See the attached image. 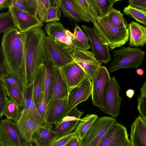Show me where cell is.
<instances>
[{"label": "cell", "instance_id": "1", "mask_svg": "<svg viewBox=\"0 0 146 146\" xmlns=\"http://www.w3.org/2000/svg\"><path fill=\"white\" fill-rule=\"evenodd\" d=\"M23 44L22 73L25 88L33 85L38 68L47 58L45 47L46 33L40 27L21 32Z\"/></svg>", "mask_w": 146, "mask_h": 146}, {"label": "cell", "instance_id": "2", "mask_svg": "<svg viewBox=\"0 0 146 146\" xmlns=\"http://www.w3.org/2000/svg\"><path fill=\"white\" fill-rule=\"evenodd\" d=\"M5 63L10 72H22L23 66V44L21 32L14 28L3 33L1 46Z\"/></svg>", "mask_w": 146, "mask_h": 146}, {"label": "cell", "instance_id": "3", "mask_svg": "<svg viewBox=\"0 0 146 146\" xmlns=\"http://www.w3.org/2000/svg\"><path fill=\"white\" fill-rule=\"evenodd\" d=\"M93 24L99 36L111 49L122 46L129 40L128 28L114 25L108 15L102 18L98 17Z\"/></svg>", "mask_w": 146, "mask_h": 146}, {"label": "cell", "instance_id": "4", "mask_svg": "<svg viewBox=\"0 0 146 146\" xmlns=\"http://www.w3.org/2000/svg\"><path fill=\"white\" fill-rule=\"evenodd\" d=\"M113 54V59L109 68L111 72L120 69L139 67L144 60L145 52L139 48L122 46L114 49Z\"/></svg>", "mask_w": 146, "mask_h": 146}, {"label": "cell", "instance_id": "5", "mask_svg": "<svg viewBox=\"0 0 146 146\" xmlns=\"http://www.w3.org/2000/svg\"><path fill=\"white\" fill-rule=\"evenodd\" d=\"M45 47L47 58L56 67L60 68L74 61L73 51L76 48L56 42L48 36L45 37Z\"/></svg>", "mask_w": 146, "mask_h": 146}, {"label": "cell", "instance_id": "6", "mask_svg": "<svg viewBox=\"0 0 146 146\" xmlns=\"http://www.w3.org/2000/svg\"><path fill=\"white\" fill-rule=\"evenodd\" d=\"M116 121L112 117H98L80 141L81 146H98L105 134Z\"/></svg>", "mask_w": 146, "mask_h": 146}, {"label": "cell", "instance_id": "7", "mask_svg": "<svg viewBox=\"0 0 146 146\" xmlns=\"http://www.w3.org/2000/svg\"><path fill=\"white\" fill-rule=\"evenodd\" d=\"M120 89L118 82L113 76L107 87L102 104L100 108L101 111L113 117L119 115L122 100L119 94Z\"/></svg>", "mask_w": 146, "mask_h": 146}, {"label": "cell", "instance_id": "8", "mask_svg": "<svg viewBox=\"0 0 146 146\" xmlns=\"http://www.w3.org/2000/svg\"><path fill=\"white\" fill-rule=\"evenodd\" d=\"M81 27L86 33L91 44L92 52L96 60L101 63H108L111 60V57L106 43L100 37L94 27L82 25Z\"/></svg>", "mask_w": 146, "mask_h": 146}, {"label": "cell", "instance_id": "9", "mask_svg": "<svg viewBox=\"0 0 146 146\" xmlns=\"http://www.w3.org/2000/svg\"><path fill=\"white\" fill-rule=\"evenodd\" d=\"M111 79L106 67L101 66L92 80L91 95L94 106L99 108L101 106L107 87Z\"/></svg>", "mask_w": 146, "mask_h": 146}, {"label": "cell", "instance_id": "10", "mask_svg": "<svg viewBox=\"0 0 146 146\" xmlns=\"http://www.w3.org/2000/svg\"><path fill=\"white\" fill-rule=\"evenodd\" d=\"M25 145L32 142L33 135L44 122L38 120L31 116L27 110L22 109L20 115L15 122Z\"/></svg>", "mask_w": 146, "mask_h": 146}, {"label": "cell", "instance_id": "11", "mask_svg": "<svg viewBox=\"0 0 146 146\" xmlns=\"http://www.w3.org/2000/svg\"><path fill=\"white\" fill-rule=\"evenodd\" d=\"M15 123L7 118L0 120V146H24Z\"/></svg>", "mask_w": 146, "mask_h": 146}, {"label": "cell", "instance_id": "12", "mask_svg": "<svg viewBox=\"0 0 146 146\" xmlns=\"http://www.w3.org/2000/svg\"><path fill=\"white\" fill-rule=\"evenodd\" d=\"M129 142L126 127L116 121L105 134L98 146H124Z\"/></svg>", "mask_w": 146, "mask_h": 146}, {"label": "cell", "instance_id": "13", "mask_svg": "<svg viewBox=\"0 0 146 146\" xmlns=\"http://www.w3.org/2000/svg\"><path fill=\"white\" fill-rule=\"evenodd\" d=\"M91 80L86 74L81 82L69 91L68 113L78 104L86 100L91 95Z\"/></svg>", "mask_w": 146, "mask_h": 146}, {"label": "cell", "instance_id": "14", "mask_svg": "<svg viewBox=\"0 0 146 146\" xmlns=\"http://www.w3.org/2000/svg\"><path fill=\"white\" fill-rule=\"evenodd\" d=\"M74 61L84 70L91 80L101 66L92 52L76 48L73 51Z\"/></svg>", "mask_w": 146, "mask_h": 146}, {"label": "cell", "instance_id": "15", "mask_svg": "<svg viewBox=\"0 0 146 146\" xmlns=\"http://www.w3.org/2000/svg\"><path fill=\"white\" fill-rule=\"evenodd\" d=\"M68 113V97L61 99H51L47 105L45 122L56 125Z\"/></svg>", "mask_w": 146, "mask_h": 146}, {"label": "cell", "instance_id": "16", "mask_svg": "<svg viewBox=\"0 0 146 146\" xmlns=\"http://www.w3.org/2000/svg\"><path fill=\"white\" fill-rule=\"evenodd\" d=\"M8 9L15 28L20 32L25 31L33 27H42L43 26V23L27 12L10 5Z\"/></svg>", "mask_w": 146, "mask_h": 146}, {"label": "cell", "instance_id": "17", "mask_svg": "<svg viewBox=\"0 0 146 146\" xmlns=\"http://www.w3.org/2000/svg\"><path fill=\"white\" fill-rule=\"evenodd\" d=\"M44 29L47 36L55 41L66 46L76 48L72 42L73 34L66 29L60 22L48 23L45 26Z\"/></svg>", "mask_w": 146, "mask_h": 146}, {"label": "cell", "instance_id": "18", "mask_svg": "<svg viewBox=\"0 0 146 146\" xmlns=\"http://www.w3.org/2000/svg\"><path fill=\"white\" fill-rule=\"evenodd\" d=\"M83 112L76 107L72 109L58 123L55 125L54 130L58 137L68 134L76 129Z\"/></svg>", "mask_w": 146, "mask_h": 146}, {"label": "cell", "instance_id": "19", "mask_svg": "<svg viewBox=\"0 0 146 146\" xmlns=\"http://www.w3.org/2000/svg\"><path fill=\"white\" fill-rule=\"evenodd\" d=\"M59 68L68 91L81 82L86 75L82 69L74 61Z\"/></svg>", "mask_w": 146, "mask_h": 146}, {"label": "cell", "instance_id": "20", "mask_svg": "<svg viewBox=\"0 0 146 146\" xmlns=\"http://www.w3.org/2000/svg\"><path fill=\"white\" fill-rule=\"evenodd\" d=\"M58 137L56 132L53 129V124L45 122L35 131L32 142L36 146H51Z\"/></svg>", "mask_w": 146, "mask_h": 146}, {"label": "cell", "instance_id": "21", "mask_svg": "<svg viewBox=\"0 0 146 146\" xmlns=\"http://www.w3.org/2000/svg\"><path fill=\"white\" fill-rule=\"evenodd\" d=\"M130 141L132 146H146V121L139 115L131 125Z\"/></svg>", "mask_w": 146, "mask_h": 146}, {"label": "cell", "instance_id": "22", "mask_svg": "<svg viewBox=\"0 0 146 146\" xmlns=\"http://www.w3.org/2000/svg\"><path fill=\"white\" fill-rule=\"evenodd\" d=\"M129 46L137 48L146 45V27L133 21L128 25Z\"/></svg>", "mask_w": 146, "mask_h": 146}, {"label": "cell", "instance_id": "23", "mask_svg": "<svg viewBox=\"0 0 146 146\" xmlns=\"http://www.w3.org/2000/svg\"><path fill=\"white\" fill-rule=\"evenodd\" d=\"M54 4L62 11L64 15L70 20L75 22L90 23V20L80 13L73 5L71 0L53 1Z\"/></svg>", "mask_w": 146, "mask_h": 146}, {"label": "cell", "instance_id": "24", "mask_svg": "<svg viewBox=\"0 0 146 146\" xmlns=\"http://www.w3.org/2000/svg\"><path fill=\"white\" fill-rule=\"evenodd\" d=\"M45 68L44 98L47 105L51 100L54 80L55 66L47 58L43 62Z\"/></svg>", "mask_w": 146, "mask_h": 146}, {"label": "cell", "instance_id": "25", "mask_svg": "<svg viewBox=\"0 0 146 146\" xmlns=\"http://www.w3.org/2000/svg\"><path fill=\"white\" fill-rule=\"evenodd\" d=\"M45 68L43 63L38 68L33 84V98L35 104L44 96Z\"/></svg>", "mask_w": 146, "mask_h": 146}, {"label": "cell", "instance_id": "26", "mask_svg": "<svg viewBox=\"0 0 146 146\" xmlns=\"http://www.w3.org/2000/svg\"><path fill=\"white\" fill-rule=\"evenodd\" d=\"M68 88L59 68L55 66L54 80L51 99H59L66 98L68 96Z\"/></svg>", "mask_w": 146, "mask_h": 146}, {"label": "cell", "instance_id": "27", "mask_svg": "<svg viewBox=\"0 0 146 146\" xmlns=\"http://www.w3.org/2000/svg\"><path fill=\"white\" fill-rule=\"evenodd\" d=\"M75 8L94 24L98 17V13L90 0H71Z\"/></svg>", "mask_w": 146, "mask_h": 146}, {"label": "cell", "instance_id": "28", "mask_svg": "<svg viewBox=\"0 0 146 146\" xmlns=\"http://www.w3.org/2000/svg\"><path fill=\"white\" fill-rule=\"evenodd\" d=\"M33 85L26 88L23 94V103L22 109L27 111L31 116L34 118L45 122L38 113L33 98Z\"/></svg>", "mask_w": 146, "mask_h": 146}, {"label": "cell", "instance_id": "29", "mask_svg": "<svg viewBox=\"0 0 146 146\" xmlns=\"http://www.w3.org/2000/svg\"><path fill=\"white\" fill-rule=\"evenodd\" d=\"M73 34L72 42L76 48L84 51L90 48L87 35L77 24L75 26Z\"/></svg>", "mask_w": 146, "mask_h": 146}, {"label": "cell", "instance_id": "30", "mask_svg": "<svg viewBox=\"0 0 146 146\" xmlns=\"http://www.w3.org/2000/svg\"><path fill=\"white\" fill-rule=\"evenodd\" d=\"M121 0H90L97 12L98 17L102 18L108 15L113 7V5L117 1Z\"/></svg>", "mask_w": 146, "mask_h": 146}, {"label": "cell", "instance_id": "31", "mask_svg": "<svg viewBox=\"0 0 146 146\" xmlns=\"http://www.w3.org/2000/svg\"><path fill=\"white\" fill-rule=\"evenodd\" d=\"M98 117L95 114H86L80 120L74 131L78 138L81 140L91 126L93 123Z\"/></svg>", "mask_w": 146, "mask_h": 146}, {"label": "cell", "instance_id": "32", "mask_svg": "<svg viewBox=\"0 0 146 146\" xmlns=\"http://www.w3.org/2000/svg\"><path fill=\"white\" fill-rule=\"evenodd\" d=\"M21 111V108L13 100L9 98L3 115L6 116L7 119L15 122L19 118Z\"/></svg>", "mask_w": 146, "mask_h": 146}, {"label": "cell", "instance_id": "33", "mask_svg": "<svg viewBox=\"0 0 146 146\" xmlns=\"http://www.w3.org/2000/svg\"><path fill=\"white\" fill-rule=\"evenodd\" d=\"M3 81L12 85L24 94L26 88L23 80L21 72H9Z\"/></svg>", "mask_w": 146, "mask_h": 146}, {"label": "cell", "instance_id": "34", "mask_svg": "<svg viewBox=\"0 0 146 146\" xmlns=\"http://www.w3.org/2000/svg\"><path fill=\"white\" fill-rule=\"evenodd\" d=\"M123 12L125 14L129 15L137 21L146 25V10L136 9L129 5L124 8Z\"/></svg>", "mask_w": 146, "mask_h": 146}, {"label": "cell", "instance_id": "35", "mask_svg": "<svg viewBox=\"0 0 146 146\" xmlns=\"http://www.w3.org/2000/svg\"><path fill=\"white\" fill-rule=\"evenodd\" d=\"M111 22L119 27H128L127 22L119 11L113 8L108 15Z\"/></svg>", "mask_w": 146, "mask_h": 146}, {"label": "cell", "instance_id": "36", "mask_svg": "<svg viewBox=\"0 0 146 146\" xmlns=\"http://www.w3.org/2000/svg\"><path fill=\"white\" fill-rule=\"evenodd\" d=\"M4 82L9 98L12 99L21 108H22L23 103V94L12 85Z\"/></svg>", "mask_w": 146, "mask_h": 146}, {"label": "cell", "instance_id": "37", "mask_svg": "<svg viewBox=\"0 0 146 146\" xmlns=\"http://www.w3.org/2000/svg\"><path fill=\"white\" fill-rule=\"evenodd\" d=\"M138 96L137 108L139 115L146 121V81H145L140 89Z\"/></svg>", "mask_w": 146, "mask_h": 146}, {"label": "cell", "instance_id": "38", "mask_svg": "<svg viewBox=\"0 0 146 146\" xmlns=\"http://www.w3.org/2000/svg\"><path fill=\"white\" fill-rule=\"evenodd\" d=\"M14 28L15 26L9 11L0 13V34Z\"/></svg>", "mask_w": 146, "mask_h": 146}, {"label": "cell", "instance_id": "39", "mask_svg": "<svg viewBox=\"0 0 146 146\" xmlns=\"http://www.w3.org/2000/svg\"><path fill=\"white\" fill-rule=\"evenodd\" d=\"M50 0H37V19L43 23L46 13L51 6Z\"/></svg>", "mask_w": 146, "mask_h": 146}, {"label": "cell", "instance_id": "40", "mask_svg": "<svg viewBox=\"0 0 146 146\" xmlns=\"http://www.w3.org/2000/svg\"><path fill=\"white\" fill-rule=\"evenodd\" d=\"M61 14L60 10L57 6H51L46 13L44 22L52 23L57 22L60 20Z\"/></svg>", "mask_w": 146, "mask_h": 146}, {"label": "cell", "instance_id": "41", "mask_svg": "<svg viewBox=\"0 0 146 146\" xmlns=\"http://www.w3.org/2000/svg\"><path fill=\"white\" fill-rule=\"evenodd\" d=\"M8 95L3 81L0 80V118H2L3 113L8 100Z\"/></svg>", "mask_w": 146, "mask_h": 146}, {"label": "cell", "instance_id": "42", "mask_svg": "<svg viewBox=\"0 0 146 146\" xmlns=\"http://www.w3.org/2000/svg\"><path fill=\"white\" fill-rule=\"evenodd\" d=\"M23 1L27 13L37 19V0H23Z\"/></svg>", "mask_w": 146, "mask_h": 146}, {"label": "cell", "instance_id": "43", "mask_svg": "<svg viewBox=\"0 0 146 146\" xmlns=\"http://www.w3.org/2000/svg\"><path fill=\"white\" fill-rule=\"evenodd\" d=\"M77 136L76 132L73 131L68 134L58 137L51 146H64L70 140Z\"/></svg>", "mask_w": 146, "mask_h": 146}, {"label": "cell", "instance_id": "44", "mask_svg": "<svg viewBox=\"0 0 146 146\" xmlns=\"http://www.w3.org/2000/svg\"><path fill=\"white\" fill-rule=\"evenodd\" d=\"M35 106L38 113L45 121L47 105L45 102L44 96L40 101L35 104Z\"/></svg>", "mask_w": 146, "mask_h": 146}, {"label": "cell", "instance_id": "45", "mask_svg": "<svg viewBox=\"0 0 146 146\" xmlns=\"http://www.w3.org/2000/svg\"><path fill=\"white\" fill-rule=\"evenodd\" d=\"M128 1L131 7L146 11V0H128Z\"/></svg>", "mask_w": 146, "mask_h": 146}, {"label": "cell", "instance_id": "46", "mask_svg": "<svg viewBox=\"0 0 146 146\" xmlns=\"http://www.w3.org/2000/svg\"><path fill=\"white\" fill-rule=\"evenodd\" d=\"M9 5L14 7L22 11L27 13L25 7L23 0H9Z\"/></svg>", "mask_w": 146, "mask_h": 146}, {"label": "cell", "instance_id": "47", "mask_svg": "<svg viewBox=\"0 0 146 146\" xmlns=\"http://www.w3.org/2000/svg\"><path fill=\"white\" fill-rule=\"evenodd\" d=\"M9 73V68L6 64L0 61V80H3Z\"/></svg>", "mask_w": 146, "mask_h": 146}, {"label": "cell", "instance_id": "48", "mask_svg": "<svg viewBox=\"0 0 146 146\" xmlns=\"http://www.w3.org/2000/svg\"><path fill=\"white\" fill-rule=\"evenodd\" d=\"M64 146H81L80 140L77 136L70 140Z\"/></svg>", "mask_w": 146, "mask_h": 146}, {"label": "cell", "instance_id": "49", "mask_svg": "<svg viewBox=\"0 0 146 146\" xmlns=\"http://www.w3.org/2000/svg\"><path fill=\"white\" fill-rule=\"evenodd\" d=\"M9 0H0V11L5 8H9Z\"/></svg>", "mask_w": 146, "mask_h": 146}, {"label": "cell", "instance_id": "50", "mask_svg": "<svg viewBox=\"0 0 146 146\" xmlns=\"http://www.w3.org/2000/svg\"><path fill=\"white\" fill-rule=\"evenodd\" d=\"M135 94L134 90L131 89L128 90L126 92V95L127 97L131 98Z\"/></svg>", "mask_w": 146, "mask_h": 146}, {"label": "cell", "instance_id": "51", "mask_svg": "<svg viewBox=\"0 0 146 146\" xmlns=\"http://www.w3.org/2000/svg\"><path fill=\"white\" fill-rule=\"evenodd\" d=\"M0 61L5 63L4 57L1 46H0Z\"/></svg>", "mask_w": 146, "mask_h": 146}, {"label": "cell", "instance_id": "52", "mask_svg": "<svg viewBox=\"0 0 146 146\" xmlns=\"http://www.w3.org/2000/svg\"><path fill=\"white\" fill-rule=\"evenodd\" d=\"M136 72L140 76L142 75L144 73V71L143 69L140 68H138Z\"/></svg>", "mask_w": 146, "mask_h": 146}, {"label": "cell", "instance_id": "53", "mask_svg": "<svg viewBox=\"0 0 146 146\" xmlns=\"http://www.w3.org/2000/svg\"><path fill=\"white\" fill-rule=\"evenodd\" d=\"M24 146H34L32 143H30L25 144Z\"/></svg>", "mask_w": 146, "mask_h": 146}, {"label": "cell", "instance_id": "54", "mask_svg": "<svg viewBox=\"0 0 146 146\" xmlns=\"http://www.w3.org/2000/svg\"><path fill=\"white\" fill-rule=\"evenodd\" d=\"M124 146H132L131 144V142L130 141L129 143L127 145Z\"/></svg>", "mask_w": 146, "mask_h": 146}]
</instances>
